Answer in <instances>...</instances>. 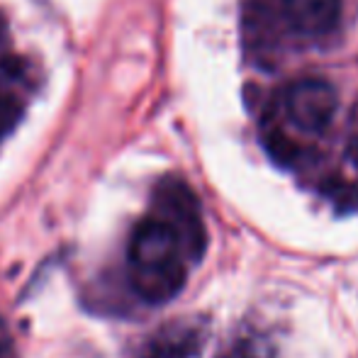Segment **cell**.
<instances>
[{
	"instance_id": "7",
	"label": "cell",
	"mask_w": 358,
	"mask_h": 358,
	"mask_svg": "<svg viewBox=\"0 0 358 358\" xmlns=\"http://www.w3.org/2000/svg\"><path fill=\"white\" fill-rule=\"evenodd\" d=\"M5 349H8V329H5V324L0 322V358H3Z\"/></svg>"
},
{
	"instance_id": "3",
	"label": "cell",
	"mask_w": 358,
	"mask_h": 358,
	"mask_svg": "<svg viewBox=\"0 0 358 358\" xmlns=\"http://www.w3.org/2000/svg\"><path fill=\"white\" fill-rule=\"evenodd\" d=\"M336 90L324 78H300L285 90L287 120L305 134H320L331 124L336 113Z\"/></svg>"
},
{
	"instance_id": "6",
	"label": "cell",
	"mask_w": 358,
	"mask_h": 358,
	"mask_svg": "<svg viewBox=\"0 0 358 358\" xmlns=\"http://www.w3.org/2000/svg\"><path fill=\"white\" fill-rule=\"evenodd\" d=\"M346 169L351 171V178L354 180L351 185H346L344 190L334 195V198L344 200V203H351L356 208L358 205V103L354 108V115H351V134H349V144H346Z\"/></svg>"
},
{
	"instance_id": "1",
	"label": "cell",
	"mask_w": 358,
	"mask_h": 358,
	"mask_svg": "<svg viewBox=\"0 0 358 358\" xmlns=\"http://www.w3.org/2000/svg\"><path fill=\"white\" fill-rule=\"evenodd\" d=\"M127 264L132 290L149 305H164L183 290L193 261L176 227L151 213L134 227Z\"/></svg>"
},
{
	"instance_id": "5",
	"label": "cell",
	"mask_w": 358,
	"mask_h": 358,
	"mask_svg": "<svg viewBox=\"0 0 358 358\" xmlns=\"http://www.w3.org/2000/svg\"><path fill=\"white\" fill-rule=\"evenodd\" d=\"M283 10L292 29L322 37L339 22L341 0H283Z\"/></svg>"
},
{
	"instance_id": "4",
	"label": "cell",
	"mask_w": 358,
	"mask_h": 358,
	"mask_svg": "<svg viewBox=\"0 0 358 358\" xmlns=\"http://www.w3.org/2000/svg\"><path fill=\"white\" fill-rule=\"evenodd\" d=\"M208 341V322L180 317L146 334L134 358H198Z\"/></svg>"
},
{
	"instance_id": "2",
	"label": "cell",
	"mask_w": 358,
	"mask_h": 358,
	"mask_svg": "<svg viewBox=\"0 0 358 358\" xmlns=\"http://www.w3.org/2000/svg\"><path fill=\"white\" fill-rule=\"evenodd\" d=\"M154 215L176 227V231L183 236L190 261L198 264L208 249V231L193 190L178 178H164L154 193Z\"/></svg>"
}]
</instances>
